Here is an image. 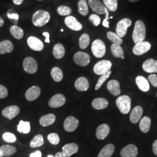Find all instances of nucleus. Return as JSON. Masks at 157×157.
<instances>
[{
    "label": "nucleus",
    "instance_id": "nucleus-9",
    "mask_svg": "<svg viewBox=\"0 0 157 157\" xmlns=\"http://www.w3.org/2000/svg\"><path fill=\"white\" fill-rule=\"evenodd\" d=\"M151 45L148 41H141L135 44L133 48V53L136 56H141L151 49Z\"/></svg>",
    "mask_w": 157,
    "mask_h": 157
},
{
    "label": "nucleus",
    "instance_id": "nucleus-4",
    "mask_svg": "<svg viewBox=\"0 0 157 157\" xmlns=\"http://www.w3.org/2000/svg\"><path fill=\"white\" fill-rule=\"evenodd\" d=\"M91 51L96 58H102L105 54L106 52V47L104 43L101 40H95L92 43Z\"/></svg>",
    "mask_w": 157,
    "mask_h": 157
},
{
    "label": "nucleus",
    "instance_id": "nucleus-50",
    "mask_svg": "<svg viewBox=\"0 0 157 157\" xmlns=\"http://www.w3.org/2000/svg\"><path fill=\"white\" fill-rule=\"evenodd\" d=\"M42 154L41 152L39 150H37L34 152H32L30 154V157H41Z\"/></svg>",
    "mask_w": 157,
    "mask_h": 157
},
{
    "label": "nucleus",
    "instance_id": "nucleus-22",
    "mask_svg": "<svg viewBox=\"0 0 157 157\" xmlns=\"http://www.w3.org/2000/svg\"><path fill=\"white\" fill-rule=\"evenodd\" d=\"M75 87L76 89L80 91H87L89 88V81L84 77H80L76 80L75 83Z\"/></svg>",
    "mask_w": 157,
    "mask_h": 157
},
{
    "label": "nucleus",
    "instance_id": "nucleus-36",
    "mask_svg": "<svg viewBox=\"0 0 157 157\" xmlns=\"http://www.w3.org/2000/svg\"><path fill=\"white\" fill-rule=\"evenodd\" d=\"M78 13L83 15L86 16L89 13L88 4L86 2V0H80L78 4Z\"/></svg>",
    "mask_w": 157,
    "mask_h": 157
},
{
    "label": "nucleus",
    "instance_id": "nucleus-23",
    "mask_svg": "<svg viewBox=\"0 0 157 157\" xmlns=\"http://www.w3.org/2000/svg\"><path fill=\"white\" fill-rule=\"evenodd\" d=\"M62 152L67 157H71L74 154L78 152V147L76 143H69L67 144L62 147Z\"/></svg>",
    "mask_w": 157,
    "mask_h": 157
},
{
    "label": "nucleus",
    "instance_id": "nucleus-18",
    "mask_svg": "<svg viewBox=\"0 0 157 157\" xmlns=\"http://www.w3.org/2000/svg\"><path fill=\"white\" fill-rule=\"evenodd\" d=\"M142 67L147 73H157V60L148 59L143 63Z\"/></svg>",
    "mask_w": 157,
    "mask_h": 157
},
{
    "label": "nucleus",
    "instance_id": "nucleus-27",
    "mask_svg": "<svg viewBox=\"0 0 157 157\" xmlns=\"http://www.w3.org/2000/svg\"><path fill=\"white\" fill-rule=\"evenodd\" d=\"M91 105L95 109L100 110L105 109L108 107V102L104 98H97L92 101Z\"/></svg>",
    "mask_w": 157,
    "mask_h": 157
},
{
    "label": "nucleus",
    "instance_id": "nucleus-41",
    "mask_svg": "<svg viewBox=\"0 0 157 157\" xmlns=\"http://www.w3.org/2000/svg\"><path fill=\"white\" fill-rule=\"evenodd\" d=\"M111 73H112V72L111 71H109L107 73H104V74L101 75V76L98 80V82H97V84L95 85V90H98L101 88L102 85L107 80L108 78H109V77L111 76Z\"/></svg>",
    "mask_w": 157,
    "mask_h": 157
},
{
    "label": "nucleus",
    "instance_id": "nucleus-28",
    "mask_svg": "<svg viewBox=\"0 0 157 157\" xmlns=\"http://www.w3.org/2000/svg\"><path fill=\"white\" fill-rule=\"evenodd\" d=\"M115 151V146L112 144H108L104 146L99 152L98 157H111Z\"/></svg>",
    "mask_w": 157,
    "mask_h": 157
},
{
    "label": "nucleus",
    "instance_id": "nucleus-6",
    "mask_svg": "<svg viewBox=\"0 0 157 157\" xmlns=\"http://www.w3.org/2000/svg\"><path fill=\"white\" fill-rule=\"evenodd\" d=\"M23 67L26 73L34 74L38 70V65L33 58L28 56L25 58L23 62Z\"/></svg>",
    "mask_w": 157,
    "mask_h": 157
},
{
    "label": "nucleus",
    "instance_id": "nucleus-35",
    "mask_svg": "<svg viewBox=\"0 0 157 157\" xmlns=\"http://www.w3.org/2000/svg\"><path fill=\"white\" fill-rule=\"evenodd\" d=\"M17 130L20 133L28 134L30 131V124L29 122L21 121L17 126Z\"/></svg>",
    "mask_w": 157,
    "mask_h": 157
},
{
    "label": "nucleus",
    "instance_id": "nucleus-60",
    "mask_svg": "<svg viewBox=\"0 0 157 157\" xmlns=\"http://www.w3.org/2000/svg\"><path fill=\"white\" fill-rule=\"evenodd\" d=\"M110 18H111V19H112V18H113V17H110Z\"/></svg>",
    "mask_w": 157,
    "mask_h": 157
},
{
    "label": "nucleus",
    "instance_id": "nucleus-24",
    "mask_svg": "<svg viewBox=\"0 0 157 157\" xmlns=\"http://www.w3.org/2000/svg\"><path fill=\"white\" fill-rule=\"evenodd\" d=\"M136 83L138 87L142 91L147 92L150 90V86L148 80L142 76H138L136 78Z\"/></svg>",
    "mask_w": 157,
    "mask_h": 157
},
{
    "label": "nucleus",
    "instance_id": "nucleus-58",
    "mask_svg": "<svg viewBox=\"0 0 157 157\" xmlns=\"http://www.w3.org/2000/svg\"><path fill=\"white\" fill-rule=\"evenodd\" d=\"M0 157H2V154H1V152L0 151Z\"/></svg>",
    "mask_w": 157,
    "mask_h": 157
},
{
    "label": "nucleus",
    "instance_id": "nucleus-51",
    "mask_svg": "<svg viewBox=\"0 0 157 157\" xmlns=\"http://www.w3.org/2000/svg\"><path fill=\"white\" fill-rule=\"evenodd\" d=\"M152 151L154 154L157 156V140L155 141L152 144Z\"/></svg>",
    "mask_w": 157,
    "mask_h": 157
},
{
    "label": "nucleus",
    "instance_id": "nucleus-12",
    "mask_svg": "<svg viewBox=\"0 0 157 157\" xmlns=\"http://www.w3.org/2000/svg\"><path fill=\"white\" fill-rule=\"evenodd\" d=\"M19 112L20 109L19 107L17 105H11L5 108L2 111V114L5 118L12 120L17 117Z\"/></svg>",
    "mask_w": 157,
    "mask_h": 157
},
{
    "label": "nucleus",
    "instance_id": "nucleus-54",
    "mask_svg": "<svg viewBox=\"0 0 157 157\" xmlns=\"http://www.w3.org/2000/svg\"><path fill=\"white\" fill-rule=\"evenodd\" d=\"M23 1L24 0H13V2L14 4L19 6V5H21L22 4Z\"/></svg>",
    "mask_w": 157,
    "mask_h": 157
},
{
    "label": "nucleus",
    "instance_id": "nucleus-20",
    "mask_svg": "<svg viewBox=\"0 0 157 157\" xmlns=\"http://www.w3.org/2000/svg\"><path fill=\"white\" fill-rule=\"evenodd\" d=\"M109 126L107 124H102L96 130V137L99 140H104L109 135Z\"/></svg>",
    "mask_w": 157,
    "mask_h": 157
},
{
    "label": "nucleus",
    "instance_id": "nucleus-59",
    "mask_svg": "<svg viewBox=\"0 0 157 157\" xmlns=\"http://www.w3.org/2000/svg\"><path fill=\"white\" fill-rule=\"evenodd\" d=\"M61 32H63V29H61Z\"/></svg>",
    "mask_w": 157,
    "mask_h": 157
},
{
    "label": "nucleus",
    "instance_id": "nucleus-53",
    "mask_svg": "<svg viewBox=\"0 0 157 157\" xmlns=\"http://www.w3.org/2000/svg\"><path fill=\"white\" fill-rule=\"evenodd\" d=\"M54 157H67L65 154L63 152H56L55 155Z\"/></svg>",
    "mask_w": 157,
    "mask_h": 157
},
{
    "label": "nucleus",
    "instance_id": "nucleus-39",
    "mask_svg": "<svg viewBox=\"0 0 157 157\" xmlns=\"http://www.w3.org/2000/svg\"><path fill=\"white\" fill-rule=\"evenodd\" d=\"M104 6L112 12L116 11L118 9V0H102Z\"/></svg>",
    "mask_w": 157,
    "mask_h": 157
},
{
    "label": "nucleus",
    "instance_id": "nucleus-48",
    "mask_svg": "<svg viewBox=\"0 0 157 157\" xmlns=\"http://www.w3.org/2000/svg\"><path fill=\"white\" fill-rule=\"evenodd\" d=\"M105 18L104 19V21L102 22V25L104 27L108 28L109 27V22H108V19H109V11H108V10L107 9L106 7L105 8Z\"/></svg>",
    "mask_w": 157,
    "mask_h": 157
},
{
    "label": "nucleus",
    "instance_id": "nucleus-1",
    "mask_svg": "<svg viewBox=\"0 0 157 157\" xmlns=\"http://www.w3.org/2000/svg\"><path fill=\"white\" fill-rule=\"evenodd\" d=\"M146 26L144 22L141 21H136L132 34V39L135 44L143 41L146 38Z\"/></svg>",
    "mask_w": 157,
    "mask_h": 157
},
{
    "label": "nucleus",
    "instance_id": "nucleus-56",
    "mask_svg": "<svg viewBox=\"0 0 157 157\" xmlns=\"http://www.w3.org/2000/svg\"><path fill=\"white\" fill-rule=\"evenodd\" d=\"M130 2H137L139 1V0H128Z\"/></svg>",
    "mask_w": 157,
    "mask_h": 157
},
{
    "label": "nucleus",
    "instance_id": "nucleus-62",
    "mask_svg": "<svg viewBox=\"0 0 157 157\" xmlns=\"http://www.w3.org/2000/svg\"></svg>",
    "mask_w": 157,
    "mask_h": 157
},
{
    "label": "nucleus",
    "instance_id": "nucleus-8",
    "mask_svg": "<svg viewBox=\"0 0 157 157\" xmlns=\"http://www.w3.org/2000/svg\"><path fill=\"white\" fill-rule=\"evenodd\" d=\"M73 61L78 66L84 67L89 64L90 56L87 53L78 51L74 55Z\"/></svg>",
    "mask_w": 157,
    "mask_h": 157
},
{
    "label": "nucleus",
    "instance_id": "nucleus-32",
    "mask_svg": "<svg viewBox=\"0 0 157 157\" xmlns=\"http://www.w3.org/2000/svg\"><path fill=\"white\" fill-rule=\"evenodd\" d=\"M111 51L113 56L116 58H121L122 59L124 58V50L121 45L113 43L111 46Z\"/></svg>",
    "mask_w": 157,
    "mask_h": 157
},
{
    "label": "nucleus",
    "instance_id": "nucleus-29",
    "mask_svg": "<svg viewBox=\"0 0 157 157\" xmlns=\"http://www.w3.org/2000/svg\"><path fill=\"white\" fill-rule=\"evenodd\" d=\"M17 148L11 145H3L0 147V151L2 157H10L17 152Z\"/></svg>",
    "mask_w": 157,
    "mask_h": 157
},
{
    "label": "nucleus",
    "instance_id": "nucleus-43",
    "mask_svg": "<svg viewBox=\"0 0 157 157\" xmlns=\"http://www.w3.org/2000/svg\"><path fill=\"white\" fill-rule=\"evenodd\" d=\"M2 138L5 141L9 143H13L17 141L16 136L11 132H5L2 136Z\"/></svg>",
    "mask_w": 157,
    "mask_h": 157
},
{
    "label": "nucleus",
    "instance_id": "nucleus-52",
    "mask_svg": "<svg viewBox=\"0 0 157 157\" xmlns=\"http://www.w3.org/2000/svg\"><path fill=\"white\" fill-rule=\"evenodd\" d=\"M43 34L46 37L45 40V42L47 43H50V34H49V33L48 32H44Z\"/></svg>",
    "mask_w": 157,
    "mask_h": 157
},
{
    "label": "nucleus",
    "instance_id": "nucleus-42",
    "mask_svg": "<svg viewBox=\"0 0 157 157\" xmlns=\"http://www.w3.org/2000/svg\"><path fill=\"white\" fill-rule=\"evenodd\" d=\"M7 17H8L9 20L14 25H17L19 22V15L13 9H10L7 12Z\"/></svg>",
    "mask_w": 157,
    "mask_h": 157
},
{
    "label": "nucleus",
    "instance_id": "nucleus-55",
    "mask_svg": "<svg viewBox=\"0 0 157 157\" xmlns=\"http://www.w3.org/2000/svg\"><path fill=\"white\" fill-rule=\"evenodd\" d=\"M4 25V20L2 17H0V27Z\"/></svg>",
    "mask_w": 157,
    "mask_h": 157
},
{
    "label": "nucleus",
    "instance_id": "nucleus-16",
    "mask_svg": "<svg viewBox=\"0 0 157 157\" xmlns=\"http://www.w3.org/2000/svg\"><path fill=\"white\" fill-rule=\"evenodd\" d=\"M137 154V148L134 144H129L125 146L121 151L122 157H136Z\"/></svg>",
    "mask_w": 157,
    "mask_h": 157
},
{
    "label": "nucleus",
    "instance_id": "nucleus-46",
    "mask_svg": "<svg viewBox=\"0 0 157 157\" xmlns=\"http://www.w3.org/2000/svg\"><path fill=\"white\" fill-rule=\"evenodd\" d=\"M89 20L90 22L93 24L95 26H98L101 22V18L99 16L96 14H92L89 17Z\"/></svg>",
    "mask_w": 157,
    "mask_h": 157
},
{
    "label": "nucleus",
    "instance_id": "nucleus-26",
    "mask_svg": "<svg viewBox=\"0 0 157 157\" xmlns=\"http://www.w3.org/2000/svg\"><path fill=\"white\" fill-rule=\"evenodd\" d=\"M13 50V44L10 40H4L0 42V54L10 53Z\"/></svg>",
    "mask_w": 157,
    "mask_h": 157
},
{
    "label": "nucleus",
    "instance_id": "nucleus-3",
    "mask_svg": "<svg viewBox=\"0 0 157 157\" xmlns=\"http://www.w3.org/2000/svg\"><path fill=\"white\" fill-rule=\"evenodd\" d=\"M116 104L120 112L123 114H128L131 108V99L128 95H121L117 98Z\"/></svg>",
    "mask_w": 157,
    "mask_h": 157
},
{
    "label": "nucleus",
    "instance_id": "nucleus-7",
    "mask_svg": "<svg viewBox=\"0 0 157 157\" xmlns=\"http://www.w3.org/2000/svg\"><path fill=\"white\" fill-rule=\"evenodd\" d=\"M112 63L108 60H102L97 62L93 68L94 72L97 75H102L110 71Z\"/></svg>",
    "mask_w": 157,
    "mask_h": 157
},
{
    "label": "nucleus",
    "instance_id": "nucleus-40",
    "mask_svg": "<svg viewBox=\"0 0 157 157\" xmlns=\"http://www.w3.org/2000/svg\"><path fill=\"white\" fill-rule=\"evenodd\" d=\"M107 37L108 39L113 42V44L121 45L123 43L122 39L121 38H120L117 34V33H113L112 32H108L107 33Z\"/></svg>",
    "mask_w": 157,
    "mask_h": 157
},
{
    "label": "nucleus",
    "instance_id": "nucleus-31",
    "mask_svg": "<svg viewBox=\"0 0 157 157\" xmlns=\"http://www.w3.org/2000/svg\"><path fill=\"white\" fill-rule=\"evenodd\" d=\"M151 121V119L148 117H144L140 120L139 124V128L141 131L144 133H147L150 129Z\"/></svg>",
    "mask_w": 157,
    "mask_h": 157
},
{
    "label": "nucleus",
    "instance_id": "nucleus-11",
    "mask_svg": "<svg viewBox=\"0 0 157 157\" xmlns=\"http://www.w3.org/2000/svg\"><path fill=\"white\" fill-rule=\"evenodd\" d=\"M29 47L34 51H40L44 48L43 43L38 38L34 36H30L27 40Z\"/></svg>",
    "mask_w": 157,
    "mask_h": 157
},
{
    "label": "nucleus",
    "instance_id": "nucleus-34",
    "mask_svg": "<svg viewBox=\"0 0 157 157\" xmlns=\"http://www.w3.org/2000/svg\"><path fill=\"white\" fill-rule=\"evenodd\" d=\"M10 32L12 36L17 40L22 39L24 33L21 28L17 26V25H13L10 28Z\"/></svg>",
    "mask_w": 157,
    "mask_h": 157
},
{
    "label": "nucleus",
    "instance_id": "nucleus-17",
    "mask_svg": "<svg viewBox=\"0 0 157 157\" xmlns=\"http://www.w3.org/2000/svg\"><path fill=\"white\" fill-rule=\"evenodd\" d=\"M41 93V90L37 86H33L29 88L25 93V97L29 101L36 100L39 97Z\"/></svg>",
    "mask_w": 157,
    "mask_h": 157
},
{
    "label": "nucleus",
    "instance_id": "nucleus-14",
    "mask_svg": "<svg viewBox=\"0 0 157 157\" xmlns=\"http://www.w3.org/2000/svg\"><path fill=\"white\" fill-rule=\"evenodd\" d=\"M65 24L68 28L74 31H79L83 28L82 24L78 22V20L72 16H67L65 18Z\"/></svg>",
    "mask_w": 157,
    "mask_h": 157
},
{
    "label": "nucleus",
    "instance_id": "nucleus-21",
    "mask_svg": "<svg viewBox=\"0 0 157 157\" xmlns=\"http://www.w3.org/2000/svg\"><path fill=\"white\" fill-rule=\"evenodd\" d=\"M107 89L109 93L114 96H118L121 94L120 84L117 80H111L107 84Z\"/></svg>",
    "mask_w": 157,
    "mask_h": 157
},
{
    "label": "nucleus",
    "instance_id": "nucleus-13",
    "mask_svg": "<svg viewBox=\"0 0 157 157\" xmlns=\"http://www.w3.org/2000/svg\"><path fill=\"white\" fill-rule=\"evenodd\" d=\"M66 102V98L65 96L61 94H57L54 95L48 102L50 107L54 108H56L63 106Z\"/></svg>",
    "mask_w": 157,
    "mask_h": 157
},
{
    "label": "nucleus",
    "instance_id": "nucleus-44",
    "mask_svg": "<svg viewBox=\"0 0 157 157\" xmlns=\"http://www.w3.org/2000/svg\"><path fill=\"white\" fill-rule=\"evenodd\" d=\"M57 12L61 16H68L72 13V10L67 6H59L57 8Z\"/></svg>",
    "mask_w": 157,
    "mask_h": 157
},
{
    "label": "nucleus",
    "instance_id": "nucleus-38",
    "mask_svg": "<svg viewBox=\"0 0 157 157\" xmlns=\"http://www.w3.org/2000/svg\"><path fill=\"white\" fill-rule=\"evenodd\" d=\"M90 37L89 34L87 33L83 34L78 41V44H79V47L80 48L84 50L86 49L90 44Z\"/></svg>",
    "mask_w": 157,
    "mask_h": 157
},
{
    "label": "nucleus",
    "instance_id": "nucleus-61",
    "mask_svg": "<svg viewBox=\"0 0 157 157\" xmlns=\"http://www.w3.org/2000/svg\"><path fill=\"white\" fill-rule=\"evenodd\" d=\"M39 1H42V0H39Z\"/></svg>",
    "mask_w": 157,
    "mask_h": 157
},
{
    "label": "nucleus",
    "instance_id": "nucleus-30",
    "mask_svg": "<svg viewBox=\"0 0 157 157\" xmlns=\"http://www.w3.org/2000/svg\"><path fill=\"white\" fill-rule=\"evenodd\" d=\"M52 54L54 56L58 59L62 58L65 54V50L63 45L61 44H56L53 48Z\"/></svg>",
    "mask_w": 157,
    "mask_h": 157
},
{
    "label": "nucleus",
    "instance_id": "nucleus-25",
    "mask_svg": "<svg viewBox=\"0 0 157 157\" xmlns=\"http://www.w3.org/2000/svg\"><path fill=\"white\" fill-rule=\"evenodd\" d=\"M56 120V115L53 113L47 114L41 117L39 120L40 124L44 127H47L54 124Z\"/></svg>",
    "mask_w": 157,
    "mask_h": 157
},
{
    "label": "nucleus",
    "instance_id": "nucleus-15",
    "mask_svg": "<svg viewBox=\"0 0 157 157\" xmlns=\"http://www.w3.org/2000/svg\"><path fill=\"white\" fill-rule=\"evenodd\" d=\"M88 5L96 13L103 15L105 13V6L99 0H87Z\"/></svg>",
    "mask_w": 157,
    "mask_h": 157
},
{
    "label": "nucleus",
    "instance_id": "nucleus-57",
    "mask_svg": "<svg viewBox=\"0 0 157 157\" xmlns=\"http://www.w3.org/2000/svg\"><path fill=\"white\" fill-rule=\"evenodd\" d=\"M47 157H54V156H53V155H48Z\"/></svg>",
    "mask_w": 157,
    "mask_h": 157
},
{
    "label": "nucleus",
    "instance_id": "nucleus-37",
    "mask_svg": "<svg viewBox=\"0 0 157 157\" xmlns=\"http://www.w3.org/2000/svg\"><path fill=\"white\" fill-rule=\"evenodd\" d=\"M44 144V139L43 136L41 135H37L35 136L33 139L31 140L30 143V146L32 148L39 147Z\"/></svg>",
    "mask_w": 157,
    "mask_h": 157
},
{
    "label": "nucleus",
    "instance_id": "nucleus-10",
    "mask_svg": "<svg viewBox=\"0 0 157 157\" xmlns=\"http://www.w3.org/2000/svg\"><path fill=\"white\" fill-rule=\"evenodd\" d=\"M78 124L79 121L78 119L72 116H69L65 119L63 123V128L66 131L72 132L78 128Z\"/></svg>",
    "mask_w": 157,
    "mask_h": 157
},
{
    "label": "nucleus",
    "instance_id": "nucleus-47",
    "mask_svg": "<svg viewBox=\"0 0 157 157\" xmlns=\"http://www.w3.org/2000/svg\"><path fill=\"white\" fill-rule=\"evenodd\" d=\"M8 94V91L6 87L0 84V98H5Z\"/></svg>",
    "mask_w": 157,
    "mask_h": 157
},
{
    "label": "nucleus",
    "instance_id": "nucleus-19",
    "mask_svg": "<svg viewBox=\"0 0 157 157\" xmlns=\"http://www.w3.org/2000/svg\"><path fill=\"white\" fill-rule=\"evenodd\" d=\"M143 110L142 107L140 106L135 107L132 111L130 115V121L132 124L138 123L143 115Z\"/></svg>",
    "mask_w": 157,
    "mask_h": 157
},
{
    "label": "nucleus",
    "instance_id": "nucleus-45",
    "mask_svg": "<svg viewBox=\"0 0 157 157\" xmlns=\"http://www.w3.org/2000/svg\"><path fill=\"white\" fill-rule=\"evenodd\" d=\"M47 139L49 141L51 144L53 145H57L59 143V136L55 133H51L48 135Z\"/></svg>",
    "mask_w": 157,
    "mask_h": 157
},
{
    "label": "nucleus",
    "instance_id": "nucleus-5",
    "mask_svg": "<svg viewBox=\"0 0 157 157\" xmlns=\"http://www.w3.org/2000/svg\"><path fill=\"white\" fill-rule=\"evenodd\" d=\"M132 25V21L128 18H124L118 22L116 28V33L120 38L124 37L128 31V28Z\"/></svg>",
    "mask_w": 157,
    "mask_h": 157
},
{
    "label": "nucleus",
    "instance_id": "nucleus-49",
    "mask_svg": "<svg viewBox=\"0 0 157 157\" xmlns=\"http://www.w3.org/2000/svg\"><path fill=\"white\" fill-rule=\"evenodd\" d=\"M148 80L155 87H157V75L151 74L148 76Z\"/></svg>",
    "mask_w": 157,
    "mask_h": 157
},
{
    "label": "nucleus",
    "instance_id": "nucleus-2",
    "mask_svg": "<svg viewBox=\"0 0 157 157\" xmlns=\"http://www.w3.org/2000/svg\"><path fill=\"white\" fill-rule=\"evenodd\" d=\"M50 20V15L47 11L39 10L36 12L32 17V23L35 26L41 27L44 26Z\"/></svg>",
    "mask_w": 157,
    "mask_h": 157
},
{
    "label": "nucleus",
    "instance_id": "nucleus-33",
    "mask_svg": "<svg viewBox=\"0 0 157 157\" xmlns=\"http://www.w3.org/2000/svg\"><path fill=\"white\" fill-rule=\"evenodd\" d=\"M51 75L52 78L56 82H61L63 76L62 70L58 67H54L52 68L51 71Z\"/></svg>",
    "mask_w": 157,
    "mask_h": 157
}]
</instances>
